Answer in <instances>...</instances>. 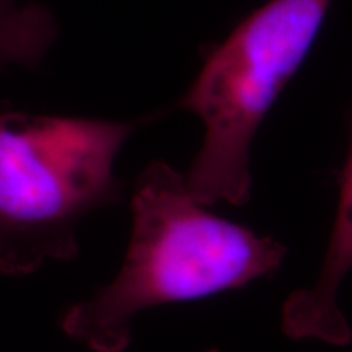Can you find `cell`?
<instances>
[{"instance_id":"cell-1","label":"cell","mask_w":352,"mask_h":352,"mask_svg":"<svg viewBox=\"0 0 352 352\" xmlns=\"http://www.w3.org/2000/svg\"><path fill=\"white\" fill-rule=\"evenodd\" d=\"M184 175L155 160L132 195L134 226L113 283L65 311L63 331L94 352H124L131 321L147 308L240 289L274 274L285 246L210 214Z\"/></svg>"},{"instance_id":"cell-2","label":"cell","mask_w":352,"mask_h":352,"mask_svg":"<svg viewBox=\"0 0 352 352\" xmlns=\"http://www.w3.org/2000/svg\"><path fill=\"white\" fill-rule=\"evenodd\" d=\"M145 121L51 116L0 107V272L77 256V227L114 204L118 153Z\"/></svg>"},{"instance_id":"cell-3","label":"cell","mask_w":352,"mask_h":352,"mask_svg":"<svg viewBox=\"0 0 352 352\" xmlns=\"http://www.w3.org/2000/svg\"><path fill=\"white\" fill-rule=\"evenodd\" d=\"M329 6L331 0H270L206 52L179 101L204 126L199 152L184 175L201 204L250 199L254 135L307 59Z\"/></svg>"},{"instance_id":"cell-4","label":"cell","mask_w":352,"mask_h":352,"mask_svg":"<svg viewBox=\"0 0 352 352\" xmlns=\"http://www.w3.org/2000/svg\"><path fill=\"white\" fill-rule=\"evenodd\" d=\"M352 271V113L349 145L340 175L336 215L320 276L310 289H298L283 308V329L294 340H316L346 346L352 340L349 324L340 308L342 280Z\"/></svg>"},{"instance_id":"cell-5","label":"cell","mask_w":352,"mask_h":352,"mask_svg":"<svg viewBox=\"0 0 352 352\" xmlns=\"http://www.w3.org/2000/svg\"><path fill=\"white\" fill-rule=\"evenodd\" d=\"M57 38L54 15L38 0H0V72L38 69Z\"/></svg>"}]
</instances>
